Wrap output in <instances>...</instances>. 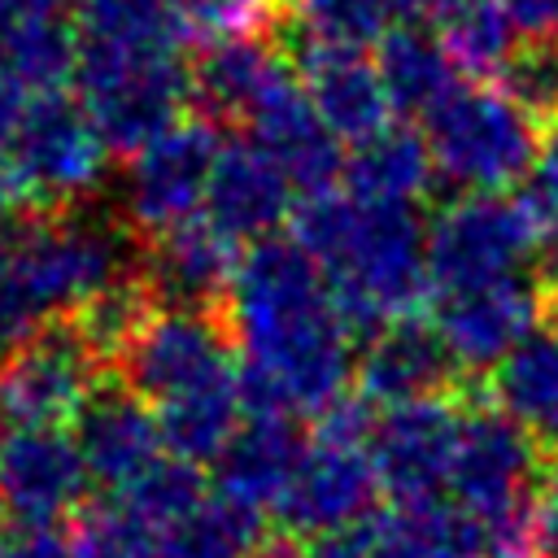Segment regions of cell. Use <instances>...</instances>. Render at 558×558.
<instances>
[{"mask_svg":"<svg viewBox=\"0 0 558 558\" xmlns=\"http://www.w3.org/2000/svg\"><path fill=\"white\" fill-rule=\"evenodd\" d=\"M244 414H323L353 384V327L292 235L253 240L222 296Z\"/></svg>","mask_w":558,"mask_h":558,"instance_id":"obj_1","label":"cell"},{"mask_svg":"<svg viewBox=\"0 0 558 558\" xmlns=\"http://www.w3.org/2000/svg\"><path fill=\"white\" fill-rule=\"evenodd\" d=\"M292 240L314 257L353 331L371 336L384 323L414 318L432 296L427 227L414 205H375L336 187L314 192L292 214Z\"/></svg>","mask_w":558,"mask_h":558,"instance_id":"obj_2","label":"cell"},{"mask_svg":"<svg viewBox=\"0 0 558 558\" xmlns=\"http://www.w3.org/2000/svg\"><path fill=\"white\" fill-rule=\"evenodd\" d=\"M423 122L436 174L462 192H506L541 153V118L488 83L453 87Z\"/></svg>","mask_w":558,"mask_h":558,"instance_id":"obj_3","label":"cell"},{"mask_svg":"<svg viewBox=\"0 0 558 558\" xmlns=\"http://www.w3.org/2000/svg\"><path fill=\"white\" fill-rule=\"evenodd\" d=\"M371 401L340 397L318 414V427L301 445L296 471L275 506L292 536H327L375 510L379 475L371 462Z\"/></svg>","mask_w":558,"mask_h":558,"instance_id":"obj_4","label":"cell"},{"mask_svg":"<svg viewBox=\"0 0 558 558\" xmlns=\"http://www.w3.org/2000/svg\"><path fill=\"white\" fill-rule=\"evenodd\" d=\"M545 214L532 196L462 192L440 205L427 227V283L432 296L462 292L523 275L545 248Z\"/></svg>","mask_w":558,"mask_h":558,"instance_id":"obj_5","label":"cell"},{"mask_svg":"<svg viewBox=\"0 0 558 558\" xmlns=\"http://www.w3.org/2000/svg\"><path fill=\"white\" fill-rule=\"evenodd\" d=\"M74 87L96 135L118 157H131L161 131H170L192 100L183 57H118L78 48Z\"/></svg>","mask_w":558,"mask_h":558,"instance_id":"obj_6","label":"cell"},{"mask_svg":"<svg viewBox=\"0 0 558 558\" xmlns=\"http://www.w3.org/2000/svg\"><path fill=\"white\" fill-rule=\"evenodd\" d=\"M9 157L22 179L26 205H44L52 214L87 201L109 166V148L96 135L92 118L61 92L26 100L22 118L9 131Z\"/></svg>","mask_w":558,"mask_h":558,"instance_id":"obj_7","label":"cell"},{"mask_svg":"<svg viewBox=\"0 0 558 558\" xmlns=\"http://www.w3.org/2000/svg\"><path fill=\"white\" fill-rule=\"evenodd\" d=\"M218 148H222L218 122L179 118L170 131L148 140L140 153H131L126 179H122L126 231L140 240H157L161 231L196 218L205 205V187H209Z\"/></svg>","mask_w":558,"mask_h":558,"instance_id":"obj_8","label":"cell"},{"mask_svg":"<svg viewBox=\"0 0 558 558\" xmlns=\"http://www.w3.org/2000/svg\"><path fill=\"white\" fill-rule=\"evenodd\" d=\"M118 362H122L126 388L140 392L148 405H161V401L183 397L209 379L231 375L235 344L227 336L222 310L157 305L153 318L135 331V340L122 349Z\"/></svg>","mask_w":558,"mask_h":558,"instance_id":"obj_9","label":"cell"},{"mask_svg":"<svg viewBox=\"0 0 558 558\" xmlns=\"http://www.w3.org/2000/svg\"><path fill=\"white\" fill-rule=\"evenodd\" d=\"M536 480H541L536 445L501 410L462 414L449 488H445L453 506H462L480 527H493L532 510Z\"/></svg>","mask_w":558,"mask_h":558,"instance_id":"obj_10","label":"cell"},{"mask_svg":"<svg viewBox=\"0 0 558 558\" xmlns=\"http://www.w3.org/2000/svg\"><path fill=\"white\" fill-rule=\"evenodd\" d=\"M545 314L549 296L527 270L497 283L432 296V327L458 371H493L532 331H541Z\"/></svg>","mask_w":558,"mask_h":558,"instance_id":"obj_11","label":"cell"},{"mask_svg":"<svg viewBox=\"0 0 558 558\" xmlns=\"http://www.w3.org/2000/svg\"><path fill=\"white\" fill-rule=\"evenodd\" d=\"M100 357L70 327H44L0 371V414L13 427H61L96 392Z\"/></svg>","mask_w":558,"mask_h":558,"instance_id":"obj_12","label":"cell"},{"mask_svg":"<svg viewBox=\"0 0 558 558\" xmlns=\"http://www.w3.org/2000/svg\"><path fill=\"white\" fill-rule=\"evenodd\" d=\"M462 410L436 392L401 405H384L371 427V462L379 488L392 501H432L449 488L453 445H458Z\"/></svg>","mask_w":558,"mask_h":558,"instance_id":"obj_13","label":"cell"},{"mask_svg":"<svg viewBox=\"0 0 558 558\" xmlns=\"http://www.w3.org/2000/svg\"><path fill=\"white\" fill-rule=\"evenodd\" d=\"M87 484L78 445L61 427H9L0 436V501L17 523L52 527L61 514H78Z\"/></svg>","mask_w":558,"mask_h":558,"instance_id":"obj_14","label":"cell"},{"mask_svg":"<svg viewBox=\"0 0 558 558\" xmlns=\"http://www.w3.org/2000/svg\"><path fill=\"white\" fill-rule=\"evenodd\" d=\"M74 445L87 466V480H96L113 497L135 488L166 458L153 405L126 384H96L87 405L74 414Z\"/></svg>","mask_w":558,"mask_h":558,"instance_id":"obj_15","label":"cell"},{"mask_svg":"<svg viewBox=\"0 0 558 558\" xmlns=\"http://www.w3.org/2000/svg\"><path fill=\"white\" fill-rule=\"evenodd\" d=\"M244 122L253 131L248 140L262 144L275 157V166L288 174V183L301 196L331 192L340 183V174H344L340 140L323 126V118L314 113L301 78H292V70H283L262 92V100L253 105V113Z\"/></svg>","mask_w":558,"mask_h":558,"instance_id":"obj_16","label":"cell"},{"mask_svg":"<svg viewBox=\"0 0 558 558\" xmlns=\"http://www.w3.org/2000/svg\"><path fill=\"white\" fill-rule=\"evenodd\" d=\"M301 39H305V44H296L301 87H305L314 113L323 118V126L340 144H362L371 135H379L388 126L392 105H388V92L379 83L375 61L366 57V48L310 39L305 31H301Z\"/></svg>","mask_w":558,"mask_h":558,"instance_id":"obj_17","label":"cell"},{"mask_svg":"<svg viewBox=\"0 0 558 558\" xmlns=\"http://www.w3.org/2000/svg\"><path fill=\"white\" fill-rule=\"evenodd\" d=\"M292 209V183L288 174L275 166V157L253 144V140H235L222 144L209 170V187H205V205L201 214L227 231L235 244H253L275 235V227L288 218Z\"/></svg>","mask_w":558,"mask_h":558,"instance_id":"obj_18","label":"cell"},{"mask_svg":"<svg viewBox=\"0 0 558 558\" xmlns=\"http://www.w3.org/2000/svg\"><path fill=\"white\" fill-rule=\"evenodd\" d=\"M235 262H240V244L227 231H218L205 214H196L148 240V257L140 266L157 301L183 310H222Z\"/></svg>","mask_w":558,"mask_h":558,"instance_id":"obj_19","label":"cell"},{"mask_svg":"<svg viewBox=\"0 0 558 558\" xmlns=\"http://www.w3.org/2000/svg\"><path fill=\"white\" fill-rule=\"evenodd\" d=\"M453 362L436 336L432 323L418 318H397L384 323L362 340V353L353 362L357 397L371 405H401L414 397H436L453 379Z\"/></svg>","mask_w":558,"mask_h":558,"instance_id":"obj_20","label":"cell"},{"mask_svg":"<svg viewBox=\"0 0 558 558\" xmlns=\"http://www.w3.org/2000/svg\"><path fill=\"white\" fill-rule=\"evenodd\" d=\"M288 70V57L275 35H231L201 44L196 61H187V83L201 118L209 122H244L262 92Z\"/></svg>","mask_w":558,"mask_h":558,"instance_id":"obj_21","label":"cell"},{"mask_svg":"<svg viewBox=\"0 0 558 558\" xmlns=\"http://www.w3.org/2000/svg\"><path fill=\"white\" fill-rule=\"evenodd\" d=\"M305 436L288 414H244L227 449L214 458V488L227 493L231 501L266 514L279 506L296 458H301Z\"/></svg>","mask_w":558,"mask_h":558,"instance_id":"obj_22","label":"cell"},{"mask_svg":"<svg viewBox=\"0 0 558 558\" xmlns=\"http://www.w3.org/2000/svg\"><path fill=\"white\" fill-rule=\"evenodd\" d=\"M493 410H501L536 449H558V331H532L493 366Z\"/></svg>","mask_w":558,"mask_h":558,"instance_id":"obj_23","label":"cell"},{"mask_svg":"<svg viewBox=\"0 0 558 558\" xmlns=\"http://www.w3.org/2000/svg\"><path fill=\"white\" fill-rule=\"evenodd\" d=\"M432 153L427 140L410 126H384L379 135L353 144L344 157V192L375 205H414L432 187Z\"/></svg>","mask_w":558,"mask_h":558,"instance_id":"obj_24","label":"cell"},{"mask_svg":"<svg viewBox=\"0 0 558 558\" xmlns=\"http://www.w3.org/2000/svg\"><path fill=\"white\" fill-rule=\"evenodd\" d=\"M166 453L179 462H214L227 440L235 436V427L244 423V392H240V366L222 379H209L183 397H170L161 405H153Z\"/></svg>","mask_w":558,"mask_h":558,"instance_id":"obj_25","label":"cell"},{"mask_svg":"<svg viewBox=\"0 0 558 558\" xmlns=\"http://www.w3.org/2000/svg\"><path fill=\"white\" fill-rule=\"evenodd\" d=\"M78 48L118 57H183L174 0H78Z\"/></svg>","mask_w":558,"mask_h":558,"instance_id":"obj_26","label":"cell"},{"mask_svg":"<svg viewBox=\"0 0 558 558\" xmlns=\"http://www.w3.org/2000/svg\"><path fill=\"white\" fill-rule=\"evenodd\" d=\"M375 70L388 92V105L405 118H427L458 87V65L423 26H392L388 35H379Z\"/></svg>","mask_w":558,"mask_h":558,"instance_id":"obj_27","label":"cell"},{"mask_svg":"<svg viewBox=\"0 0 558 558\" xmlns=\"http://www.w3.org/2000/svg\"><path fill=\"white\" fill-rule=\"evenodd\" d=\"M432 35L449 52V61L475 83L497 78L519 52L514 26L497 0H440V9L432 13Z\"/></svg>","mask_w":558,"mask_h":558,"instance_id":"obj_28","label":"cell"},{"mask_svg":"<svg viewBox=\"0 0 558 558\" xmlns=\"http://www.w3.org/2000/svg\"><path fill=\"white\" fill-rule=\"evenodd\" d=\"M262 541V514L209 488L187 514L157 532V558H248Z\"/></svg>","mask_w":558,"mask_h":558,"instance_id":"obj_29","label":"cell"},{"mask_svg":"<svg viewBox=\"0 0 558 558\" xmlns=\"http://www.w3.org/2000/svg\"><path fill=\"white\" fill-rule=\"evenodd\" d=\"M0 57H4V74L26 96H48L74 78L78 39L61 17L0 22Z\"/></svg>","mask_w":558,"mask_h":558,"instance_id":"obj_30","label":"cell"},{"mask_svg":"<svg viewBox=\"0 0 558 558\" xmlns=\"http://www.w3.org/2000/svg\"><path fill=\"white\" fill-rule=\"evenodd\" d=\"M436 9L440 0H301L296 26L310 39L366 48L392 26H418Z\"/></svg>","mask_w":558,"mask_h":558,"instance_id":"obj_31","label":"cell"},{"mask_svg":"<svg viewBox=\"0 0 558 558\" xmlns=\"http://www.w3.org/2000/svg\"><path fill=\"white\" fill-rule=\"evenodd\" d=\"M157 305L161 301H157L144 266H135L122 279H113L105 292H96L83 310H74V331L92 344L96 357H122V349L135 340V331L153 318Z\"/></svg>","mask_w":558,"mask_h":558,"instance_id":"obj_32","label":"cell"},{"mask_svg":"<svg viewBox=\"0 0 558 558\" xmlns=\"http://www.w3.org/2000/svg\"><path fill=\"white\" fill-rule=\"evenodd\" d=\"M70 545L78 558H157V532L122 497L83 506L74 514Z\"/></svg>","mask_w":558,"mask_h":558,"instance_id":"obj_33","label":"cell"},{"mask_svg":"<svg viewBox=\"0 0 558 558\" xmlns=\"http://www.w3.org/2000/svg\"><path fill=\"white\" fill-rule=\"evenodd\" d=\"M174 13L183 35L201 44L231 35H275L283 22L279 0H174Z\"/></svg>","mask_w":558,"mask_h":558,"instance_id":"obj_34","label":"cell"},{"mask_svg":"<svg viewBox=\"0 0 558 558\" xmlns=\"http://www.w3.org/2000/svg\"><path fill=\"white\" fill-rule=\"evenodd\" d=\"M514 26L536 48H558V0H497Z\"/></svg>","mask_w":558,"mask_h":558,"instance_id":"obj_35","label":"cell"},{"mask_svg":"<svg viewBox=\"0 0 558 558\" xmlns=\"http://www.w3.org/2000/svg\"><path fill=\"white\" fill-rule=\"evenodd\" d=\"M0 558H78L70 536H61L57 527H4L0 532Z\"/></svg>","mask_w":558,"mask_h":558,"instance_id":"obj_36","label":"cell"},{"mask_svg":"<svg viewBox=\"0 0 558 558\" xmlns=\"http://www.w3.org/2000/svg\"><path fill=\"white\" fill-rule=\"evenodd\" d=\"M532 519H536L541 554L545 558H558V453H554L549 466H541L536 497H532Z\"/></svg>","mask_w":558,"mask_h":558,"instance_id":"obj_37","label":"cell"},{"mask_svg":"<svg viewBox=\"0 0 558 558\" xmlns=\"http://www.w3.org/2000/svg\"><path fill=\"white\" fill-rule=\"evenodd\" d=\"M532 201L545 214V222L558 218V126L541 135V153L532 166Z\"/></svg>","mask_w":558,"mask_h":558,"instance_id":"obj_38","label":"cell"},{"mask_svg":"<svg viewBox=\"0 0 558 558\" xmlns=\"http://www.w3.org/2000/svg\"><path fill=\"white\" fill-rule=\"evenodd\" d=\"M22 205H26V192H22V179H17L13 157H9V135L0 131V218H9Z\"/></svg>","mask_w":558,"mask_h":558,"instance_id":"obj_39","label":"cell"},{"mask_svg":"<svg viewBox=\"0 0 558 558\" xmlns=\"http://www.w3.org/2000/svg\"><path fill=\"white\" fill-rule=\"evenodd\" d=\"M74 0H0V22H26V17H61Z\"/></svg>","mask_w":558,"mask_h":558,"instance_id":"obj_40","label":"cell"},{"mask_svg":"<svg viewBox=\"0 0 558 558\" xmlns=\"http://www.w3.org/2000/svg\"><path fill=\"white\" fill-rule=\"evenodd\" d=\"M26 100H31V96H26V92L4 74V57H0V131H4V135H9V131H13V122L22 118Z\"/></svg>","mask_w":558,"mask_h":558,"instance_id":"obj_41","label":"cell"},{"mask_svg":"<svg viewBox=\"0 0 558 558\" xmlns=\"http://www.w3.org/2000/svg\"><path fill=\"white\" fill-rule=\"evenodd\" d=\"M248 558H314V549L301 545V536H270V541H257Z\"/></svg>","mask_w":558,"mask_h":558,"instance_id":"obj_42","label":"cell"},{"mask_svg":"<svg viewBox=\"0 0 558 558\" xmlns=\"http://www.w3.org/2000/svg\"><path fill=\"white\" fill-rule=\"evenodd\" d=\"M545 257H549V270L558 275V218H549L545 227Z\"/></svg>","mask_w":558,"mask_h":558,"instance_id":"obj_43","label":"cell"},{"mask_svg":"<svg viewBox=\"0 0 558 558\" xmlns=\"http://www.w3.org/2000/svg\"><path fill=\"white\" fill-rule=\"evenodd\" d=\"M549 318H554V331H558V292L549 296Z\"/></svg>","mask_w":558,"mask_h":558,"instance_id":"obj_44","label":"cell"},{"mask_svg":"<svg viewBox=\"0 0 558 558\" xmlns=\"http://www.w3.org/2000/svg\"><path fill=\"white\" fill-rule=\"evenodd\" d=\"M554 78H558V48H554Z\"/></svg>","mask_w":558,"mask_h":558,"instance_id":"obj_45","label":"cell"},{"mask_svg":"<svg viewBox=\"0 0 558 558\" xmlns=\"http://www.w3.org/2000/svg\"><path fill=\"white\" fill-rule=\"evenodd\" d=\"M0 514H4V501H0Z\"/></svg>","mask_w":558,"mask_h":558,"instance_id":"obj_46","label":"cell"},{"mask_svg":"<svg viewBox=\"0 0 558 558\" xmlns=\"http://www.w3.org/2000/svg\"><path fill=\"white\" fill-rule=\"evenodd\" d=\"M0 418H4V414H0Z\"/></svg>","mask_w":558,"mask_h":558,"instance_id":"obj_47","label":"cell"}]
</instances>
